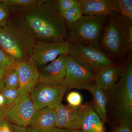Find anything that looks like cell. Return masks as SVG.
<instances>
[{"label":"cell","instance_id":"1","mask_svg":"<svg viewBox=\"0 0 132 132\" xmlns=\"http://www.w3.org/2000/svg\"><path fill=\"white\" fill-rule=\"evenodd\" d=\"M56 3V0H46L22 14L38 40L53 42L68 40L65 22Z\"/></svg>","mask_w":132,"mask_h":132},{"label":"cell","instance_id":"2","mask_svg":"<svg viewBox=\"0 0 132 132\" xmlns=\"http://www.w3.org/2000/svg\"><path fill=\"white\" fill-rule=\"evenodd\" d=\"M108 17L100 48L112 60H121L132 49V21L120 13H113Z\"/></svg>","mask_w":132,"mask_h":132},{"label":"cell","instance_id":"3","mask_svg":"<svg viewBox=\"0 0 132 132\" xmlns=\"http://www.w3.org/2000/svg\"><path fill=\"white\" fill-rule=\"evenodd\" d=\"M109 104L116 122L124 119L132 120V61L127 64L118 81L107 92Z\"/></svg>","mask_w":132,"mask_h":132},{"label":"cell","instance_id":"4","mask_svg":"<svg viewBox=\"0 0 132 132\" xmlns=\"http://www.w3.org/2000/svg\"><path fill=\"white\" fill-rule=\"evenodd\" d=\"M107 17L82 15L75 23L67 24L69 41L100 48V41Z\"/></svg>","mask_w":132,"mask_h":132},{"label":"cell","instance_id":"5","mask_svg":"<svg viewBox=\"0 0 132 132\" xmlns=\"http://www.w3.org/2000/svg\"><path fill=\"white\" fill-rule=\"evenodd\" d=\"M68 42L69 55L95 75L115 64L100 48Z\"/></svg>","mask_w":132,"mask_h":132},{"label":"cell","instance_id":"6","mask_svg":"<svg viewBox=\"0 0 132 132\" xmlns=\"http://www.w3.org/2000/svg\"><path fill=\"white\" fill-rule=\"evenodd\" d=\"M95 75L78 63L69 55L63 86L72 89L90 91L94 85Z\"/></svg>","mask_w":132,"mask_h":132},{"label":"cell","instance_id":"7","mask_svg":"<svg viewBox=\"0 0 132 132\" xmlns=\"http://www.w3.org/2000/svg\"><path fill=\"white\" fill-rule=\"evenodd\" d=\"M3 108V118L10 123L25 128L30 126L36 111L30 95H20L13 103Z\"/></svg>","mask_w":132,"mask_h":132},{"label":"cell","instance_id":"8","mask_svg":"<svg viewBox=\"0 0 132 132\" xmlns=\"http://www.w3.org/2000/svg\"><path fill=\"white\" fill-rule=\"evenodd\" d=\"M67 90L63 85L38 82L30 94L36 110L54 107L61 102Z\"/></svg>","mask_w":132,"mask_h":132},{"label":"cell","instance_id":"9","mask_svg":"<svg viewBox=\"0 0 132 132\" xmlns=\"http://www.w3.org/2000/svg\"><path fill=\"white\" fill-rule=\"evenodd\" d=\"M68 54V41L53 42L37 40L30 58L38 68H42L56 60L61 55Z\"/></svg>","mask_w":132,"mask_h":132},{"label":"cell","instance_id":"10","mask_svg":"<svg viewBox=\"0 0 132 132\" xmlns=\"http://www.w3.org/2000/svg\"><path fill=\"white\" fill-rule=\"evenodd\" d=\"M85 105L78 107L67 105L61 102L55 106L57 120L55 127L73 130L80 129Z\"/></svg>","mask_w":132,"mask_h":132},{"label":"cell","instance_id":"11","mask_svg":"<svg viewBox=\"0 0 132 132\" xmlns=\"http://www.w3.org/2000/svg\"><path fill=\"white\" fill-rule=\"evenodd\" d=\"M0 47L17 64L30 58L21 42L7 26L0 27Z\"/></svg>","mask_w":132,"mask_h":132},{"label":"cell","instance_id":"12","mask_svg":"<svg viewBox=\"0 0 132 132\" xmlns=\"http://www.w3.org/2000/svg\"><path fill=\"white\" fill-rule=\"evenodd\" d=\"M68 54L61 55L54 61L42 68H38L39 82L63 85L66 73Z\"/></svg>","mask_w":132,"mask_h":132},{"label":"cell","instance_id":"13","mask_svg":"<svg viewBox=\"0 0 132 132\" xmlns=\"http://www.w3.org/2000/svg\"><path fill=\"white\" fill-rule=\"evenodd\" d=\"M7 26L21 42L30 58L32 50L37 40L22 15L11 14Z\"/></svg>","mask_w":132,"mask_h":132},{"label":"cell","instance_id":"14","mask_svg":"<svg viewBox=\"0 0 132 132\" xmlns=\"http://www.w3.org/2000/svg\"><path fill=\"white\" fill-rule=\"evenodd\" d=\"M15 68L20 81V96L30 95L39 82L38 67L30 58L28 60L18 63Z\"/></svg>","mask_w":132,"mask_h":132},{"label":"cell","instance_id":"15","mask_svg":"<svg viewBox=\"0 0 132 132\" xmlns=\"http://www.w3.org/2000/svg\"><path fill=\"white\" fill-rule=\"evenodd\" d=\"M82 14L108 16L113 13H120L116 0H78Z\"/></svg>","mask_w":132,"mask_h":132},{"label":"cell","instance_id":"16","mask_svg":"<svg viewBox=\"0 0 132 132\" xmlns=\"http://www.w3.org/2000/svg\"><path fill=\"white\" fill-rule=\"evenodd\" d=\"M128 59L120 64H114L102 70L95 75V84L108 92L117 82L127 64Z\"/></svg>","mask_w":132,"mask_h":132},{"label":"cell","instance_id":"17","mask_svg":"<svg viewBox=\"0 0 132 132\" xmlns=\"http://www.w3.org/2000/svg\"><path fill=\"white\" fill-rule=\"evenodd\" d=\"M57 118L55 107L37 110L29 127L39 132H48L55 127Z\"/></svg>","mask_w":132,"mask_h":132},{"label":"cell","instance_id":"18","mask_svg":"<svg viewBox=\"0 0 132 132\" xmlns=\"http://www.w3.org/2000/svg\"><path fill=\"white\" fill-rule=\"evenodd\" d=\"M85 105L80 129L84 132H105V123L94 111L92 104L86 103Z\"/></svg>","mask_w":132,"mask_h":132},{"label":"cell","instance_id":"19","mask_svg":"<svg viewBox=\"0 0 132 132\" xmlns=\"http://www.w3.org/2000/svg\"><path fill=\"white\" fill-rule=\"evenodd\" d=\"M90 92L93 97L92 105L94 111L104 123H109L108 116V98L106 92L95 84Z\"/></svg>","mask_w":132,"mask_h":132},{"label":"cell","instance_id":"20","mask_svg":"<svg viewBox=\"0 0 132 132\" xmlns=\"http://www.w3.org/2000/svg\"><path fill=\"white\" fill-rule=\"evenodd\" d=\"M8 6L11 14L22 15L45 2L46 0H1Z\"/></svg>","mask_w":132,"mask_h":132},{"label":"cell","instance_id":"21","mask_svg":"<svg viewBox=\"0 0 132 132\" xmlns=\"http://www.w3.org/2000/svg\"><path fill=\"white\" fill-rule=\"evenodd\" d=\"M4 82L5 87L19 90L20 81L15 67L7 68L5 70Z\"/></svg>","mask_w":132,"mask_h":132},{"label":"cell","instance_id":"22","mask_svg":"<svg viewBox=\"0 0 132 132\" xmlns=\"http://www.w3.org/2000/svg\"><path fill=\"white\" fill-rule=\"evenodd\" d=\"M66 24H72L76 22L82 14V9L79 3H78L72 9L67 12L61 13Z\"/></svg>","mask_w":132,"mask_h":132},{"label":"cell","instance_id":"23","mask_svg":"<svg viewBox=\"0 0 132 132\" xmlns=\"http://www.w3.org/2000/svg\"><path fill=\"white\" fill-rule=\"evenodd\" d=\"M120 14L132 21V0H116Z\"/></svg>","mask_w":132,"mask_h":132},{"label":"cell","instance_id":"24","mask_svg":"<svg viewBox=\"0 0 132 132\" xmlns=\"http://www.w3.org/2000/svg\"><path fill=\"white\" fill-rule=\"evenodd\" d=\"M0 132H28V128L10 123L3 118L0 120Z\"/></svg>","mask_w":132,"mask_h":132},{"label":"cell","instance_id":"25","mask_svg":"<svg viewBox=\"0 0 132 132\" xmlns=\"http://www.w3.org/2000/svg\"><path fill=\"white\" fill-rule=\"evenodd\" d=\"M5 100L4 107L9 106L16 100L20 96L19 89H12L4 87L1 93Z\"/></svg>","mask_w":132,"mask_h":132},{"label":"cell","instance_id":"26","mask_svg":"<svg viewBox=\"0 0 132 132\" xmlns=\"http://www.w3.org/2000/svg\"><path fill=\"white\" fill-rule=\"evenodd\" d=\"M66 100L68 105L71 106L78 107L82 105V98L81 94L76 91H72L67 95Z\"/></svg>","mask_w":132,"mask_h":132},{"label":"cell","instance_id":"27","mask_svg":"<svg viewBox=\"0 0 132 132\" xmlns=\"http://www.w3.org/2000/svg\"><path fill=\"white\" fill-rule=\"evenodd\" d=\"M10 14L11 12L8 6L0 1V27L7 26Z\"/></svg>","mask_w":132,"mask_h":132},{"label":"cell","instance_id":"28","mask_svg":"<svg viewBox=\"0 0 132 132\" xmlns=\"http://www.w3.org/2000/svg\"><path fill=\"white\" fill-rule=\"evenodd\" d=\"M79 3L78 0H57V7L60 13L67 12Z\"/></svg>","mask_w":132,"mask_h":132},{"label":"cell","instance_id":"29","mask_svg":"<svg viewBox=\"0 0 132 132\" xmlns=\"http://www.w3.org/2000/svg\"><path fill=\"white\" fill-rule=\"evenodd\" d=\"M116 123L112 132H132V120H122Z\"/></svg>","mask_w":132,"mask_h":132},{"label":"cell","instance_id":"30","mask_svg":"<svg viewBox=\"0 0 132 132\" xmlns=\"http://www.w3.org/2000/svg\"><path fill=\"white\" fill-rule=\"evenodd\" d=\"M17 64L13 61L0 47V67L6 70L7 68L15 67Z\"/></svg>","mask_w":132,"mask_h":132},{"label":"cell","instance_id":"31","mask_svg":"<svg viewBox=\"0 0 132 132\" xmlns=\"http://www.w3.org/2000/svg\"><path fill=\"white\" fill-rule=\"evenodd\" d=\"M5 71V69L0 67V93H1L3 88L5 87L4 76Z\"/></svg>","mask_w":132,"mask_h":132},{"label":"cell","instance_id":"32","mask_svg":"<svg viewBox=\"0 0 132 132\" xmlns=\"http://www.w3.org/2000/svg\"><path fill=\"white\" fill-rule=\"evenodd\" d=\"M48 132H72V130H66V129H62L56 127L53 128Z\"/></svg>","mask_w":132,"mask_h":132},{"label":"cell","instance_id":"33","mask_svg":"<svg viewBox=\"0 0 132 132\" xmlns=\"http://www.w3.org/2000/svg\"><path fill=\"white\" fill-rule=\"evenodd\" d=\"M5 100L1 93H0V107H4L5 105Z\"/></svg>","mask_w":132,"mask_h":132},{"label":"cell","instance_id":"34","mask_svg":"<svg viewBox=\"0 0 132 132\" xmlns=\"http://www.w3.org/2000/svg\"><path fill=\"white\" fill-rule=\"evenodd\" d=\"M4 117V108L0 107V120Z\"/></svg>","mask_w":132,"mask_h":132},{"label":"cell","instance_id":"35","mask_svg":"<svg viewBox=\"0 0 132 132\" xmlns=\"http://www.w3.org/2000/svg\"><path fill=\"white\" fill-rule=\"evenodd\" d=\"M28 128V132H39L37 130H35V129H33L30 127H27Z\"/></svg>","mask_w":132,"mask_h":132},{"label":"cell","instance_id":"36","mask_svg":"<svg viewBox=\"0 0 132 132\" xmlns=\"http://www.w3.org/2000/svg\"><path fill=\"white\" fill-rule=\"evenodd\" d=\"M72 132H84L81 129H77V130H73Z\"/></svg>","mask_w":132,"mask_h":132}]
</instances>
